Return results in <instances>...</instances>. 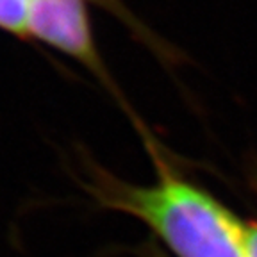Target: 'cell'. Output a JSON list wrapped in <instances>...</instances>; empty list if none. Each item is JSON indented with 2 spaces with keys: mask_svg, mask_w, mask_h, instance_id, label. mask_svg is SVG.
Returning a JSON list of instances; mask_svg holds the SVG:
<instances>
[{
  "mask_svg": "<svg viewBox=\"0 0 257 257\" xmlns=\"http://www.w3.org/2000/svg\"><path fill=\"white\" fill-rule=\"evenodd\" d=\"M27 6L29 38H36L82 64L127 112L140 136H147L149 127L138 118L128 100H125L96 48L89 24L88 0H27Z\"/></svg>",
  "mask_w": 257,
  "mask_h": 257,
  "instance_id": "7a4b0ae2",
  "label": "cell"
},
{
  "mask_svg": "<svg viewBox=\"0 0 257 257\" xmlns=\"http://www.w3.org/2000/svg\"><path fill=\"white\" fill-rule=\"evenodd\" d=\"M246 248H248V257H257V221L248 223V229H246Z\"/></svg>",
  "mask_w": 257,
  "mask_h": 257,
  "instance_id": "277c9868",
  "label": "cell"
},
{
  "mask_svg": "<svg viewBox=\"0 0 257 257\" xmlns=\"http://www.w3.org/2000/svg\"><path fill=\"white\" fill-rule=\"evenodd\" d=\"M27 0H0V29L13 36L29 38Z\"/></svg>",
  "mask_w": 257,
  "mask_h": 257,
  "instance_id": "3957f363",
  "label": "cell"
},
{
  "mask_svg": "<svg viewBox=\"0 0 257 257\" xmlns=\"http://www.w3.org/2000/svg\"><path fill=\"white\" fill-rule=\"evenodd\" d=\"M156 168L150 184H133L82 157L86 181H80L98 207L127 214L152 232L172 257H248L246 229L225 204L173 166L156 138L143 141ZM143 257H166L147 245Z\"/></svg>",
  "mask_w": 257,
  "mask_h": 257,
  "instance_id": "6da1fadb",
  "label": "cell"
}]
</instances>
